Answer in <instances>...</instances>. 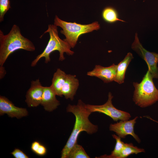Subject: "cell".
<instances>
[{"instance_id":"obj_9","label":"cell","mask_w":158,"mask_h":158,"mask_svg":"<svg viewBox=\"0 0 158 158\" xmlns=\"http://www.w3.org/2000/svg\"><path fill=\"white\" fill-rule=\"evenodd\" d=\"M39 79L31 81L30 87L27 92L25 102L29 107H35L41 104L44 91Z\"/></svg>"},{"instance_id":"obj_16","label":"cell","mask_w":158,"mask_h":158,"mask_svg":"<svg viewBox=\"0 0 158 158\" xmlns=\"http://www.w3.org/2000/svg\"><path fill=\"white\" fill-rule=\"evenodd\" d=\"M102 16L103 19L109 23H113L118 21H126L119 18L117 10L113 7L108 6L105 7L102 10Z\"/></svg>"},{"instance_id":"obj_3","label":"cell","mask_w":158,"mask_h":158,"mask_svg":"<svg viewBox=\"0 0 158 158\" xmlns=\"http://www.w3.org/2000/svg\"><path fill=\"white\" fill-rule=\"evenodd\" d=\"M48 33L49 39L48 43L43 51L38 55L32 62L31 66H35L39 60L43 57L45 58V63H47L51 59L50 54L55 51H58L59 53V60L63 61L65 60L64 53L68 55H72L74 52L71 50V47L69 44L63 39L61 40L59 37L57 26L54 24H49L47 29L43 34Z\"/></svg>"},{"instance_id":"obj_13","label":"cell","mask_w":158,"mask_h":158,"mask_svg":"<svg viewBox=\"0 0 158 158\" xmlns=\"http://www.w3.org/2000/svg\"><path fill=\"white\" fill-rule=\"evenodd\" d=\"M79 85L78 79L76 75L67 74L66 81L61 90L62 95L66 99L73 100Z\"/></svg>"},{"instance_id":"obj_1","label":"cell","mask_w":158,"mask_h":158,"mask_svg":"<svg viewBox=\"0 0 158 158\" xmlns=\"http://www.w3.org/2000/svg\"><path fill=\"white\" fill-rule=\"evenodd\" d=\"M81 100L78 101L77 105L69 104L66 108L68 112L73 113L75 117L74 127L68 140L61 151V158H67L73 147L77 143V139L80 132L85 131L92 134L98 130L97 125L92 124L89 120V117L92 113L85 106Z\"/></svg>"},{"instance_id":"obj_10","label":"cell","mask_w":158,"mask_h":158,"mask_svg":"<svg viewBox=\"0 0 158 158\" xmlns=\"http://www.w3.org/2000/svg\"><path fill=\"white\" fill-rule=\"evenodd\" d=\"M7 114L11 118H20L28 115V112L25 108L16 107L13 103L4 96L0 97V115Z\"/></svg>"},{"instance_id":"obj_22","label":"cell","mask_w":158,"mask_h":158,"mask_svg":"<svg viewBox=\"0 0 158 158\" xmlns=\"http://www.w3.org/2000/svg\"><path fill=\"white\" fill-rule=\"evenodd\" d=\"M11 154L15 158H28L29 157L20 150L16 148Z\"/></svg>"},{"instance_id":"obj_20","label":"cell","mask_w":158,"mask_h":158,"mask_svg":"<svg viewBox=\"0 0 158 158\" xmlns=\"http://www.w3.org/2000/svg\"><path fill=\"white\" fill-rule=\"evenodd\" d=\"M31 147L33 152L39 156H44L47 152L46 148L37 141H34L32 143Z\"/></svg>"},{"instance_id":"obj_24","label":"cell","mask_w":158,"mask_h":158,"mask_svg":"<svg viewBox=\"0 0 158 158\" xmlns=\"http://www.w3.org/2000/svg\"><path fill=\"white\" fill-rule=\"evenodd\" d=\"M150 119H151V120H153V121H156V122H157L158 123V122L157 121H154V120H153L151 118H150Z\"/></svg>"},{"instance_id":"obj_23","label":"cell","mask_w":158,"mask_h":158,"mask_svg":"<svg viewBox=\"0 0 158 158\" xmlns=\"http://www.w3.org/2000/svg\"><path fill=\"white\" fill-rule=\"evenodd\" d=\"M6 73V71L4 67L3 66H0V79L3 78L5 75Z\"/></svg>"},{"instance_id":"obj_5","label":"cell","mask_w":158,"mask_h":158,"mask_svg":"<svg viewBox=\"0 0 158 158\" xmlns=\"http://www.w3.org/2000/svg\"><path fill=\"white\" fill-rule=\"evenodd\" d=\"M54 24L62 28V30H61V33L66 37L63 40L72 48L75 46L80 35L100 28V24L97 21L83 25L75 22H69L63 20L56 15L54 19Z\"/></svg>"},{"instance_id":"obj_12","label":"cell","mask_w":158,"mask_h":158,"mask_svg":"<svg viewBox=\"0 0 158 158\" xmlns=\"http://www.w3.org/2000/svg\"><path fill=\"white\" fill-rule=\"evenodd\" d=\"M56 95L50 86L44 87L41 105L45 110L49 112L53 111L60 105V103L56 97Z\"/></svg>"},{"instance_id":"obj_18","label":"cell","mask_w":158,"mask_h":158,"mask_svg":"<svg viewBox=\"0 0 158 158\" xmlns=\"http://www.w3.org/2000/svg\"><path fill=\"white\" fill-rule=\"evenodd\" d=\"M145 152L144 149L134 146L131 143H125L124 147L117 158H125L132 154H137L140 153Z\"/></svg>"},{"instance_id":"obj_2","label":"cell","mask_w":158,"mask_h":158,"mask_svg":"<svg viewBox=\"0 0 158 158\" xmlns=\"http://www.w3.org/2000/svg\"><path fill=\"white\" fill-rule=\"evenodd\" d=\"M35 48L33 43L21 34L19 27L13 25L6 35L0 30V66H2L9 56L19 49L32 51Z\"/></svg>"},{"instance_id":"obj_8","label":"cell","mask_w":158,"mask_h":158,"mask_svg":"<svg viewBox=\"0 0 158 158\" xmlns=\"http://www.w3.org/2000/svg\"><path fill=\"white\" fill-rule=\"evenodd\" d=\"M138 116L130 120H121L116 123L111 124L109 127V130L113 131L121 138H125L128 135H131L139 143L141 140L138 135L134 133V125Z\"/></svg>"},{"instance_id":"obj_6","label":"cell","mask_w":158,"mask_h":158,"mask_svg":"<svg viewBox=\"0 0 158 158\" xmlns=\"http://www.w3.org/2000/svg\"><path fill=\"white\" fill-rule=\"evenodd\" d=\"M113 97L112 93L109 92L108 100L104 104L99 105L86 104L85 106L92 113L97 112L104 114L114 121L129 120L131 117L129 113L118 109L113 106L112 103Z\"/></svg>"},{"instance_id":"obj_17","label":"cell","mask_w":158,"mask_h":158,"mask_svg":"<svg viewBox=\"0 0 158 158\" xmlns=\"http://www.w3.org/2000/svg\"><path fill=\"white\" fill-rule=\"evenodd\" d=\"M112 136L116 141V143L114 150L110 155L104 154L98 157L102 158H117L125 145V143L122 141L121 138L115 134Z\"/></svg>"},{"instance_id":"obj_7","label":"cell","mask_w":158,"mask_h":158,"mask_svg":"<svg viewBox=\"0 0 158 158\" xmlns=\"http://www.w3.org/2000/svg\"><path fill=\"white\" fill-rule=\"evenodd\" d=\"M131 47L145 61L148 70L152 78H158V54L150 52L144 48L140 42L137 32L135 34V40Z\"/></svg>"},{"instance_id":"obj_4","label":"cell","mask_w":158,"mask_h":158,"mask_svg":"<svg viewBox=\"0 0 158 158\" xmlns=\"http://www.w3.org/2000/svg\"><path fill=\"white\" fill-rule=\"evenodd\" d=\"M151 75L148 70L141 82H133L135 90L133 100L137 106L144 108L158 101V90L155 87Z\"/></svg>"},{"instance_id":"obj_19","label":"cell","mask_w":158,"mask_h":158,"mask_svg":"<svg viewBox=\"0 0 158 158\" xmlns=\"http://www.w3.org/2000/svg\"><path fill=\"white\" fill-rule=\"evenodd\" d=\"M82 146L77 143L70 150L67 158H89Z\"/></svg>"},{"instance_id":"obj_15","label":"cell","mask_w":158,"mask_h":158,"mask_svg":"<svg viewBox=\"0 0 158 158\" xmlns=\"http://www.w3.org/2000/svg\"><path fill=\"white\" fill-rule=\"evenodd\" d=\"M133 58L132 54L128 53L123 60L117 65L116 76L114 81L119 84L123 83L128 66Z\"/></svg>"},{"instance_id":"obj_11","label":"cell","mask_w":158,"mask_h":158,"mask_svg":"<svg viewBox=\"0 0 158 158\" xmlns=\"http://www.w3.org/2000/svg\"><path fill=\"white\" fill-rule=\"evenodd\" d=\"M117 68V65L114 64L107 67L96 65L92 71L87 72V75L97 77L102 80L104 83H109L114 81Z\"/></svg>"},{"instance_id":"obj_21","label":"cell","mask_w":158,"mask_h":158,"mask_svg":"<svg viewBox=\"0 0 158 158\" xmlns=\"http://www.w3.org/2000/svg\"><path fill=\"white\" fill-rule=\"evenodd\" d=\"M11 8L9 0H0V22L4 20V17L7 11Z\"/></svg>"},{"instance_id":"obj_14","label":"cell","mask_w":158,"mask_h":158,"mask_svg":"<svg viewBox=\"0 0 158 158\" xmlns=\"http://www.w3.org/2000/svg\"><path fill=\"white\" fill-rule=\"evenodd\" d=\"M67 74L60 68L54 73L51 85L56 95L62 97L61 90L66 81Z\"/></svg>"}]
</instances>
